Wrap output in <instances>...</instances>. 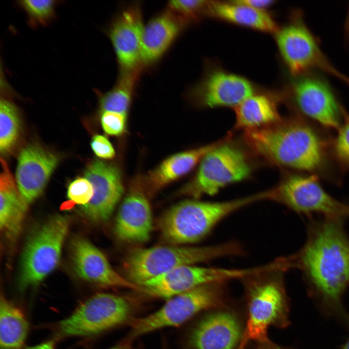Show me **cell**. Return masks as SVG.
Instances as JSON below:
<instances>
[{
	"label": "cell",
	"instance_id": "1",
	"mask_svg": "<svg viewBox=\"0 0 349 349\" xmlns=\"http://www.w3.org/2000/svg\"><path fill=\"white\" fill-rule=\"evenodd\" d=\"M344 221L324 217L311 219L305 243L287 257L290 269L301 271L309 295L325 311L349 322L342 305L349 286V236Z\"/></svg>",
	"mask_w": 349,
	"mask_h": 349
},
{
	"label": "cell",
	"instance_id": "2",
	"mask_svg": "<svg viewBox=\"0 0 349 349\" xmlns=\"http://www.w3.org/2000/svg\"><path fill=\"white\" fill-rule=\"evenodd\" d=\"M245 139L267 160L305 174L317 175L322 172L330 153V142L302 118L246 130Z\"/></svg>",
	"mask_w": 349,
	"mask_h": 349
},
{
	"label": "cell",
	"instance_id": "3",
	"mask_svg": "<svg viewBox=\"0 0 349 349\" xmlns=\"http://www.w3.org/2000/svg\"><path fill=\"white\" fill-rule=\"evenodd\" d=\"M269 198V193L264 191L225 201H183L171 207L160 218L161 235L167 242L176 245L198 242L229 215Z\"/></svg>",
	"mask_w": 349,
	"mask_h": 349
},
{
	"label": "cell",
	"instance_id": "4",
	"mask_svg": "<svg viewBox=\"0 0 349 349\" xmlns=\"http://www.w3.org/2000/svg\"><path fill=\"white\" fill-rule=\"evenodd\" d=\"M243 252L240 245L233 241L204 246L174 245L139 248L127 254L124 269L127 278L141 286L144 282L180 266L238 255Z\"/></svg>",
	"mask_w": 349,
	"mask_h": 349
},
{
	"label": "cell",
	"instance_id": "5",
	"mask_svg": "<svg viewBox=\"0 0 349 349\" xmlns=\"http://www.w3.org/2000/svg\"><path fill=\"white\" fill-rule=\"evenodd\" d=\"M283 270H275L249 277L248 317L240 348L249 340L268 343L267 331L274 324L287 320V299L283 281Z\"/></svg>",
	"mask_w": 349,
	"mask_h": 349
},
{
	"label": "cell",
	"instance_id": "6",
	"mask_svg": "<svg viewBox=\"0 0 349 349\" xmlns=\"http://www.w3.org/2000/svg\"><path fill=\"white\" fill-rule=\"evenodd\" d=\"M225 282L202 286L167 299L158 310L129 323L126 340H132L162 328L178 326L200 312L219 306Z\"/></svg>",
	"mask_w": 349,
	"mask_h": 349
},
{
	"label": "cell",
	"instance_id": "7",
	"mask_svg": "<svg viewBox=\"0 0 349 349\" xmlns=\"http://www.w3.org/2000/svg\"><path fill=\"white\" fill-rule=\"evenodd\" d=\"M68 228V218L57 215L32 233L21 259L18 286L21 290L38 284L56 268Z\"/></svg>",
	"mask_w": 349,
	"mask_h": 349
},
{
	"label": "cell",
	"instance_id": "8",
	"mask_svg": "<svg viewBox=\"0 0 349 349\" xmlns=\"http://www.w3.org/2000/svg\"><path fill=\"white\" fill-rule=\"evenodd\" d=\"M136 307L127 298L100 293L81 303L58 325L65 336H90L97 334L134 318Z\"/></svg>",
	"mask_w": 349,
	"mask_h": 349
},
{
	"label": "cell",
	"instance_id": "9",
	"mask_svg": "<svg viewBox=\"0 0 349 349\" xmlns=\"http://www.w3.org/2000/svg\"><path fill=\"white\" fill-rule=\"evenodd\" d=\"M226 141L208 152L184 189L194 197L214 195L225 186L247 178L251 169L243 152Z\"/></svg>",
	"mask_w": 349,
	"mask_h": 349
},
{
	"label": "cell",
	"instance_id": "10",
	"mask_svg": "<svg viewBox=\"0 0 349 349\" xmlns=\"http://www.w3.org/2000/svg\"><path fill=\"white\" fill-rule=\"evenodd\" d=\"M275 189L276 201L298 214L308 216L319 214L344 220L349 217V204L328 193L317 175H290Z\"/></svg>",
	"mask_w": 349,
	"mask_h": 349
},
{
	"label": "cell",
	"instance_id": "11",
	"mask_svg": "<svg viewBox=\"0 0 349 349\" xmlns=\"http://www.w3.org/2000/svg\"><path fill=\"white\" fill-rule=\"evenodd\" d=\"M276 41L280 55L292 75L297 77L317 68L336 77L340 76L341 73L323 54L300 12H295L289 21L278 29Z\"/></svg>",
	"mask_w": 349,
	"mask_h": 349
},
{
	"label": "cell",
	"instance_id": "12",
	"mask_svg": "<svg viewBox=\"0 0 349 349\" xmlns=\"http://www.w3.org/2000/svg\"><path fill=\"white\" fill-rule=\"evenodd\" d=\"M255 272L254 268L229 269L184 265L149 280L141 286L147 294L168 299L202 286L244 279Z\"/></svg>",
	"mask_w": 349,
	"mask_h": 349
},
{
	"label": "cell",
	"instance_id": "13",
	"mask_svg": "<svg viewBox=\"0 0 349 349\" xmlns=\"http://www.w3.org/2000/svg\"><path fill=\"white\" fill-rule=\"evenodd\" d=\"M297 78L289 92L296 109L321 127L337 130L342 121L343 108L329 85L313 75L304 74Z\"/></svg>",
	"mask_w": 349,
	"mask_h": 349
},
{
	"label": "cell",
	"instance_id": "14",
	"mask_svg": "<svg viewBox=\"0 0 349 349\" xmlns=\"http://www.w3.org/2000/svg\"><path fill=\"white\" fill-rule=\"evenodd\" d=\"M144 27L142 8L136 2L122 9L110 24L108 34L120 71H130L141 67L140 57Z\"/></svg>",
	"mask_w": 349,
	"mask_h": 349
},
{
	"label": "cell",
	"instance_id": "15",
	"mask_svg": "<svg viewBox=\"0 0 349 349\" xmlns=\"http://www.w3.org/2000/svg\"><path fill=\"white\" fill-rule=\"evenodd\" d=\"M255 92L254 85L247 79L215 69L208 71L190 89L189 94L202 106L235 108Z\"/></svg>",
	"mask_w": 349,
	"mask_h": 349
},
{
	"label": "cell",
	"instance_id": "16",
	"mask_svg": "<svg viewBox=\"0 0 349 349\" xmlns=\"http://www.w3.org/2000/svg\"><path fill=\"white\" fill-rule=\"evenodd\" d=\"M84 175L93 186L94 194L80 210L90 221L104 222L111 217L123 193L120 172L113 165L97 159L89 164Z\"/></svg>",
	"mask_w": 349,
	"mask_h": 349
},
{
	"label": "cell",
	"instance_id": "17",
	"mask_svg": "<svg viewBox=\"0 0 349 349\" xmlns=\"http://www.w3.org/2000/svg\"><path fill=\"white\" fill-rule=\"evenodd\" d=\"M71 250L75 270L82 279L103 287L126 288L145 293L142 286L114 270L104 254L87 240L74 239Z\"/></svg>",
	"mask_w": 349,
	"mask_h": 349
},
{
	"label": "cell",
	"instance_id": "18",
	"mask_svg": "<svg viewBox=\"0 0 349 349\" xmlns=\"http://www.w3.org/2000/svg\"><path fill=\"white\" fill-rule=\"evenodd\" d=\"M141 179L136 180L123 201L114 227L117 238L123 242L147 241L153 227L151 208Z\"/></svg>",
	"mask_w": 349,
	"mask_h": 349
},
{
	"label": "cell",
	"instance_id": "19",
	"mask_svg": "<svg viewBox=\"0 0 349 349\" xmlns=\"http://www.w3.org/2000/svg\"><path fill=\"white\" fill-rule=\"evenodd\" d=\"M58 163L56 156L37 145H29L21 151L16 180L18 190L28 205L41 194Z\"/></svg>",
	"mask_w": 349,
	"mask_h": 349
},
{
	"label": "cell",
	"instance_id": "20",
	"mask_svg": "<svg viewBox=\"0 0 349 349\" xmlns=\"http://www.w3.org/2000/svg\"><path fill=\"white\" fill-rule=\"evenodd\" d=\"M242 337L240 323L226 312H218L203 318L191 331L190 349H234Z\"/></svg>",
	"mask_w": 349,
	"mask_h": 349
},
{
	"label": "cell",
	"instance_id": "21",
	"mask_svg": "<svg viewBox=\"0 0 349 349\" xmlns=\"http://www.w3.org/2000/svg\"><path fill=\"white\" fill-rule=\"evenodd\" d=\"M188 25L167 8L144 25L140 57L144 69L157 63Z\"/></svg>",
	"mask_w": 349,
	"mask_h": 349
},
{
	"label": "cell",
	"instance_id": "22",
	"mask_svg": "<svg viewBox=\"0 0 349 349\" xmlns=\"http://www.w3.org/2000/svg\"><path fill=\"white\" fill-rule=\"evenodd\" d=\"M226 141L221 140L168 157L141 180L145 191L152 195L187 174L200 162L208 152Z\"/></svg>",
	"mask_w": 349,
	"mask_h": 349
},
{
	"label": "cell",
	"instance_id": "23",
	"mask_svg": "<svg viewBox=\"0 0 349 349\" xmlns=\"http://www.w3.org/2000/svg\"><path fill=\"white\" fill-rule=\"evenodd\" d=\"M0 176V227L7 238L15 239L21 230L28 205L16 189L4 160Z\"/></svg>",
	"mask_w": 349,
	"mask_h": 349
},
{
	"label": "cell",
	"instance_id": "24",
	"mask_svg": "<svg viewBox=\"0 0 349 349\" xmlns=\"http://www.w3.org/2000/svg\"><path fill=\"white\" fill-rule=\"evenodd\" d=\"M206 14L238 25L267 32L276 33L278 28L270 15L237 0L209 1Z\"/></svg>",
	"mask_w": 349,
	"mask_h": 349
},
{
	"label": "cell",
	"instance_id": "25",
	"mask_svg": "<svg viewBox=\"0 0 349 349\" xmlns=\"http://www.w3.org/2000/svg\"><path fill=\"white\" fill-rule=\"evenodd\" d=\"M235 111L237 129H255L281 121L276 100L265 93L249 96L235 108Z\"/></svg>",
	"mask_w": 349,
	"mask_h": 349
},
{
	"label": "cell",
	"instance_id": "26",
	"mask_svg": "<svg viewBox=\"0 0 349 349\" xmlns=\"http://www.w3.org/2000/svg\"><path fill=\"white\" fill-rule=\"evenodd\" d=\"M28 330V323L22 312L1 296L0 301L1 349H21Z\"/></svg>",
	"mask_w": 349,
	"mask_h": 349
},
{
	"label": "cell",
	"instance_id": "27",
	"mask_svg": "<svg viewBox=\"0 0 349 349\" xmlns=\"http://www.w3.org/2000/svg\"><path fill=\"white\" fill-rule=\"evenodd\" d=\"M143 70L139 67L133 71H120L112 88L100 95L99 108L101 112L113 111L127 114Z\"/></svg>",
	"mask_w": 349,
	"mask_h": 349
},
{
	"label": "cell",
	"instance_id": "28",
	"mask_svg": "<svg viewBox=\"0 0 349 349\" xmlns=\"http://www.w3.org/2000/svg\"><path fill=\"white\" fill-rule=\"evenodd\" d=\"M20 123L18 110L11 101L1 99L0 102V151L9 152L16 143Z\"/></svg>",
	"mask_w": 349,
	"mask_h": 349
},
{
	"label": "cell",
	"instance_id": "29",
	"mask_svg": "<svg viewBox=\"0 0 349 349\" xmlns=\"http://www.w3.org/2000/svg\"><path fill=\"white\" fill-rule=\"evenodd\" d=\"M336 131V136L330 140V154L342 169L349 172V113L344 109Z\"/></svg>",
	"mask_w": 349,
	"mask_h": 349
},
{
	"label": "cell",
	"instance_id": "30",
	"mask_svg": "<svg viewBox=\"0 0 349 349\" xmlns=\"http://www.w3.org/2000/svg\"><path fill=\"white\" fill-rule=\"evenodd\" d=\"M56 1L52 0H25L18 4L26 13L30 24L33 26L45 25L54 17Z\"/></svg>",
	"mask_w": 349,
	"mask_h": 349
},
{
	"label": "cell",
	"instance_id": "31",
	"mask_svg": "<svg viewBox=\"0 0 349 349\" xmlns=\"http://www.w3.org/2000/svg\"><path fill=\"white\" fill-rule=\"evenodd\" d=\"M209 1L203 0H176L169 1L167 8L187 25L198 20L206 14Z\"/></svg>",
	"mask_w": 349,
	"mask_h": 349
},
{
	"label": "cell",
	"instance_id": "32",
	"mask_svg": "<svg viewBox=\"0 0 349 349\" xmlns=\"http://www.w3.org/2000/svg\"><path fill=\"white\" fill-rule=\"evenodd\" d=\"M94 194L93 187L86 178H78L72 182L68 187L67 197L70 202L81 206L87 204Z\"/></svg>",
	"mask_w": 349,
	"mask_h": 349
},
{
	"label": "cell",
	"instance_id": "33",
	"mask_svg": "<svg viewBox=\"0 0 349 349\" xmlns=\"http://www.w3.org/2000/svg\"><path fill=\"white\" fill-rule=\"evenodd\" d=\"M127 114L113 111L101 112V123L104 131L111 136L122 135L125 130Z\"/></svg>",
	"mask_w": 349,
	"mask_h": 349
},
{
	"label": "cell",
	"instance_id": "34",
	"mask_svg": "<svg viewBox=\"0 0 349 349\" xmlns=\"http://www.w3.org/2000/svg\"><path fill=\"white\" fill-rule=\"evenodd\" d=\"M91 146L95 154L100 158L110 159L115 155L111 143L107 138L101 135H95L93 137Z\"/></svg>",
	"mask_w": 349,
	"mask_h": 349
},
{
	"label": "cell",
	"instance_id": "35",
	"mask_svg": "<svg viewBox=\"0 0 349 349\" xmlns=\"http://www.w3.org/2000/svg\"><path fill=\"white\" fill-rule=\"evenodd\" d=\"M237 1L242 4L261 10H264L265 8L271 5L275 2L272 0H241Z\"/></svg>",
	"mask_w": 349,
	"mask_h": 349
},
{
	"label": "cell",
	"instance_id": "36",
	"mask_svg": "<svg viewBox=\"0 0 349 349\" xmlns=\"http://www.w3.org/2000/svg\"><path fill=\"white\" fill-rule=\"evenodd\" d=\"M26 349H56L53 340H49L40 344L29 347Z\"/></svg>",
	"mask_w": 349,
	"mask_h": 349
},
{
	"label": "cell",
	"instance_id": "37",
	"mask_svg": "<svg viewBox=\"0 0 349 349\" xmlns=\"http://www.w3.org/2000/svg\"><path fill=\"white\" fill-rule=\"evenodd\" d=\"M129 342L124 340L119 345L114 346L109 349H132L129 345Z\"/></svg>",
	"mask_w": 349,
	"mask_h": 349
},
{
	"label": "cell",
	"instance_id": "38",
	"mask_svg": "<svg viewBox=\"0 0 349 349\" xmlns=\"http://www.w3.org/2000/svg\"><path fill=\"white\" fill-rule=\"evenodd\" d=\"M341 349H349V338L342 346Z\"/></svg>",
	"mask_w": 349,
	"mask_h": 349
},
{
	"label": "cell",
	"instance_id": "39",
	"mask_svg": "<svg viewBox=\"0 0 349 349\" xmlns=\"http://www.w3.org/2000/svg\"><path fill=\"white\" fill-rule=\"evenodd\" d=\"M341 79L345 81L349 85V78L344 76V75L341 78Z\"/></svg>",
	"mask_w": 349,
	"mask_h": 349
},
{
	"label": "cell",
	"instance_id": "40",
	"mask_svg": "<svg viewBox=\"0 0 349 349\" xmlns=\"http://www.w3.org/2000/svg\"><path fill=\"white\" fill-rule=\"evenodd\" d=\"M346 24H347V27H346L347 32L348 33V34H349V15H348V22Z\"/></svg>",
	"mask_w": 349,
	"mask_h": 349
},
{
	"label": "cell",
	"instance_id": "41",
	"mask_svg": "<svg viewBox=\"0 0 349 349\" xmlns=\"http://www.w3.org/2000/svg\"><path fill=\"white\" fill-rule=\"evenodd\" d=\"M268 349H281V348H269Z\"/></svg>",
	"mask_w": 349,
	"mask_h": 349
}]
</instances>
